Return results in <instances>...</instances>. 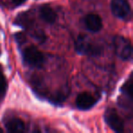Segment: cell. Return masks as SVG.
I'll use <instances>...</instances> for the list:
<instances>
[{
	"label": "cell",
	"instance_id": "obj_1",
	"mask_svg": "<svg viewBox=\"0 0 133 133\" xmlns=\"http://www.w3.org/2000/svg\"><path fill=\"white\" fill-rule=\"evenodd\" d=\"M75 48L78 53L83 55L97 56L100 54L101 48L96 44L92 43L86 36H79L75 42Z\"/></svg>",
	"mask_w": 133,
	"mask_h": 133
},
{
	"label": "cell",
	"instance_id": "obj_2",
	"mask_svg": "<svg viewBox=\"0 0 133 133\" xmlns=\"http://www.w3.org/2000/svg\"><path fill=\"white\" fill-rule=\"evenodd\" d=\"M116 54L123 60H130L132 57V46L129 39L121 36H117L113 40Z\"/></svg>",
	"mask_w": 133,
	"mask_h": 133
},
{
	"label": "cell",
	"instance_id": "obj_3",
	"mask_svg": "<svg viewBox=\"0 0 133 133\" xmlns=\"http://www.w3.org/2000/svg\"><path fill=\"white\" fill-rule=\"evenodd\" d=\"M23 59L26 65L35 68H40L45 63L44 55L35 46H28L24 50Z\"/></svg>",
	"mask_w": 133,
	"mask_h": 133
},
{
	"label": "cell",
	"instance_id": "obj_4",
	"mask_svg": "<svg viewBox=\"0 0 133 133\" xmlns=\"http://www.w3.org/2000/svg\"><path fill=\"white\" fill-rule=\"evenodd\" d=\"M110 8L113 15L118 18L129 20L131 17V8L126 0H112Z\"/></svg>",
	"mask_w": 133,
	"mask_h": 133
},
{
	"label": "cell",
	"instance_id": "obj_5",
	"mask_svg": "<svg viewBox=\"0 0 133 133\" xmlns=\"http://www.w3.org/2000/svg\"><path fill=\"white\" fill-rule=\"evenodd\" d=\"M104 118L110 129L116 132H122L124 130V122L114 109H108L104 114Z\"/></svg>",
	"mask_w": 133,
	"mask_h": 133
},
{
	"label": "cell",
	"instance_id": "obj_6",
	"mask_svg": "<svg viewBox=\"0 0 133 133\" xmlns=\"http://www.w3.org/2000/svg\"><path fill=\"white\" fill-rule=\"evenodd\" d=\"M96 103V98L88 92H82L78 95L76 98V106L81 110H88L91 109Z\"/></svg>",
	"mask_w": 133,
	"mask_h": 133
},
{
	"label": "cell",
	"instance_id": "obj_7",
	"mask_svg": "<svg viewBox=\"0 0 133 133\" xmlns=\"http://www.w3.org/2000/svg\"><path fill=\"white\" fill-rule=\"evenodd\" d=\"M85 25L88 30L95 33L102 28V20L97 14H89L85 18Z\"/></svg>",
	"mask_w": 133,
	"mask_h": 133
},
{
	"label": "cell",
	"instance_id": "obj_8",
	"mask_svg": "<svg viewBox=\"0 0 133 133\" xmlns=\"http://www.w3.org/2000/svg\"><path fill=\"white\" fill-rule=\"evenodd\" d=\"M39 16L41 19L48 24H53L57 20V14L51 6L44 5L39 9Z\"/></svg>",
	"mask_w": 133,
	"mask_h": 133
},
{
	"label": "cell",
	"instance_id": "obj_9",
	"mask_svg": "<svg viewBox=\"0 0 133 133\" xmlns=\"http://www.w3.org/2000/svg\"><path fill=\"white\" fill-rule=\"evenodd\" d=\"M6 128L10 132H22L25 130V124L20 118H12L6 122Z\"/></svg>",
	"mask_w": 133,
	"mask_h": 133
},
{
	"label": "cell",
	"instance_id": "obj_10",
	"mask_svg": "<svg viewBox=\"0 0 133 133\" xmlns=\"http://www.w3.org/2000/svg\"><path fill=\"white\" fill-rule=\"evenodd\" d=\"M6 89H8L6 78L5 77L4 73H3L2 69L0 68V99L4 98L5 94L6 92Z\"/></svg>",
	"mask_w": 133,
	"mask_h": 133
},
{
	"label": "cell",
	"instance_id": "obj_11",
	"mask_svg": "<svg viewBox=\"0 0 133 133\" xmlns=\"http://www.w3.org/2000/svg\"><path fill=\"white\" fill-rule=\"evenodd\" d=\"M12 1H13L14 4L17 5V6H20V5L24 4L26 0H12Z\"/></svg>",
	"mask_w": 133,
	"mask_h": 133
},
{
	"label": "cell",
	"instance_id": "obj_12",
	"mask_svg": "<svg viewBox=\"0 0 133 133\" xmlns=\"http://www.w3.org/2000/svg\"><path fill=\"white\" fill-rule=\"evenodd\" d=\"M1 132H3V129H1V128H0V133H1Z\"/></svg>",
	"mask_w": 133,
	"mask_h": 133
}]
</instances>
